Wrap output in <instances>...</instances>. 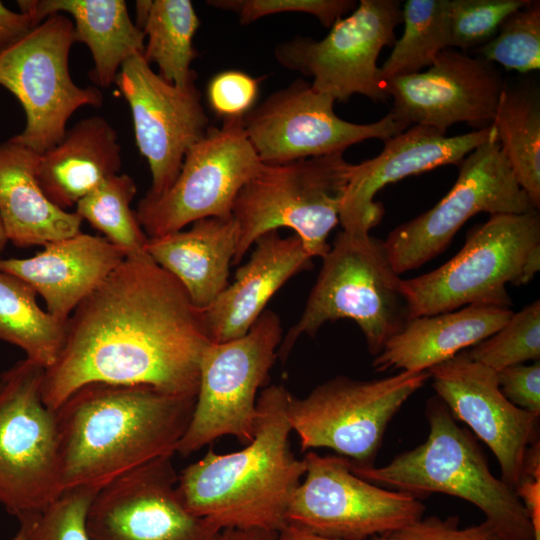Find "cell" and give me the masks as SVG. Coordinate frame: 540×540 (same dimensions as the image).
Listing matches in <instances>:
<instances>
[{
    "label": "cell",
    "instance_id": "37",
    "mask_svg": "<svg viewBox=\"0 0 540 540\" xmlns=\"http://www.w3.org/2000/svg\"><path fill=\"white\" fill-rule=\"evenodd\" d=\"M98 490L73 488L42 511L19 520L24 540H90L86 530L89 505Z\"/></svg>",
    "mask_w": 540,
    "mask_h": 540
},
{
    "label": "cell",
    "instance_id": "5",
    "mask_svg": "<svg viewBox=\"0 0 540 540\" xmlns=\"http://www.w3.org/2000/svg\"><path fill=\"white\" fill-rule=\"evenodd\" d=\"M539 269V211L490 215L445 264L401 280L408 320L469 305L511 308L507 285H525Z\"/></svg>",
    "mask_w": 540,
    "mask_h": 540
},
{
    "label": "cell",
    "instance_id": "47",
    "mask_svg": "<svg viewBox=\"0 0 540 540\" xmlns=\"http://www.w3.org/2000/svg\"><path fill=\"white\" fill-rule=\"evenodd\" d=\"M534 540H540V535H535Z\"/></svg>",
    "mask_w": 540,
    "mask_h": 540
},
{
    "label": "cell",
    "instance_id": "44",
    "mask_svg": "<svg viewBox=\"0 0 540 540\" xmlns=\"http://www.w3.org/2000/svg\"><path fill=\"white\" fill-rule=\"evenodd\" d=\"M279 534L281 540H340L314 535L289 525L285 526ZM373 540H386V537L379 536Z\"/></svg>",
    "mask_w": 540,
    "mask_h": 540
},
{
    "label": "cell",
    "instance_id": "31",
    "mask_svg": "<svg viewBox=\"0 0 540 540\" xmlns=\"http://www.w3.org/2000/svg\"><path fill=\"white\" fill-rule=\"evenodd\" d=\"M200 20L190 0H153L142 26L147 42L143 57L159 68V75L169 83L187 88L195 85L191 69L197 51L193 37Z\"/></svg>",
    "mask_w": 540,
    "mask_h": 540
},
{
    "label": "cell",
    "instance_id": "27",
    "mask_svg": "<svg viewBox=\"0 0 540 540\" xmlns=\"http://www.w3.org/2000/svg\"><path fill=\"white\" fill-rule=\"evenodd\" d=\"M122 165L118 134L93 115L67 129L62 140L40 154L37 178L48 199L63 210L76 206Z\"/></svg>",
    "mask_w": 540,
    "mask_h": 540
},
{
    "label": "cell",
    "instance_id": "6",
    "mask_svg": "<svg viewBox=\"0 0 540 540\" xmlns=\"http://www.w3.org/2000/svg\"><path fill=\"white\" fill-rule=\"evenodd\" d=\"M322 259L304 310L282 338L277 359L285 362L301 336H315L326 322L338 319L353 320L369 353L376 356L408 321L402 279L394 271L383 241L370 233L342 230Z\"/></svg>",
    "mask_w": 540,
    "mask_h": 540
},
{
    "label": "cell",
    "instance_id": "16",
    "mask_svg": "<svg viewBox=\"0 0 540 540\" xmlns=\"http://www.w3.org/2000/svg\"><path fill=\"white\" fill-rule=\"evenodd\" d=\"M334 102L297 79L254 106L242 124L265 164L344 152L353 144L372 138L385 141L410 127L391 113L372 123L348 122L334 112Z\"/></svg>",
    "mask_w": 540,
    "mask_h": 540
},
{
    "label": "cell",
    "instance_id": "25",
    "mask_svg": "<svg viewBox=\"0 0 540 540\" xmlns=\"http://www.w3.org/2000/svg\"><path fill=\"white\" fill-rule=\"evenodd\" d=\"M238 238L233 216L211 217L195 221L188 230L148 238L145 251L204 310L228 285Z\"/></svg>",
    "mask_w": 540,
    "mask_h": 540
},
{
    "label": "cell",
    "instance_id": "1",
    "mask_svg": "<svg viewBox=\"0 0 540 540\" xmlns=\"http://www.w3.org/2000/svg\"><path fill=\"white\" fill-rule=\"evenodd\" d=\"M210 342L183 286L148 254L126 257L69 317L63 348L44 370L42 400L56 410L95 382L196 397Z\"/></svg>",
    "mask_w": 540,
    "mask_h": 540
},
{
    "label": "cell",
    "instance_id": "3",
    "mask_svg": "<svg viewBox=\"0 0 540 540\" xmlns=\"http://www.w3.org/2000/svg\"><path fill=\"white\" fill-rule=\"evenodd\" d=\"M290 395L284 385L264 388L252 440L227 454L210 448L178 474L177 490L188 511L220 530L280 532L287 526L290 500L306 473L304 458L290 448Z\"/></svg>",
    "mask_w": 540,
    "mask_h": 540
},
{
    "label": "cell",
    "instance_id": "23",
    "mask_svg": "<svg viewBox=\"0 0 540 540\" xmlns=\"http://www.w3.org/2000/svg\"><path fill=\"white\" fill-rule=\"evenodd\" d=\"M249 260L235 279L203 311L211 342H225L246 334L265 311L271 297L294 275L313 266V257L300 238L278 231L260 236Z\"/></svg>",
    "mask_w": 540,
    "mask_h": 540
},
{
    "label": "cell",
    "instance_id": "40",
    "mask_svg": "<svg viewBox=\"0 0 540 540\" xmlns=\"http://www.w3.org/2000/svg\"><path fill=\"white\" fill-rule=\"evenodd\" d=\"M459 517L441 519L422 517L417 522L386 535V540H508L488 520L466 528L459 527Z\"/></svg>",
    "mask_w": 540,
    "mask_h": 540
},
{
    "label": "cell",
    "instance_id": "17",
    "mask_svg": "<svg viewBox=\"0 0 540 540\" xmlns=\"http://www.w3.org/2000/svg\"><path fill=\"white\" fill-rule=\"evenodd\" d=\"M172 458H157L102 486L87 511L90 540H216L221 530L185 507Z\"/></svg>",
    "mask_w": 540,
    "mask_h": 540
},
{
    "label": "cell",
    "instance_id": "13",
    "mask_svg": "<svg viewBox=\"0 0 540 540\" xmlns=\"http://www.w3.org/2000/svg\"><path fill=\"white\" fill-rule=\"evenodd\" d=\"M242 124L223 120L211 126L186 153L172 185L158 195L145 194L135 210L148 238L184 229L204 218L232 216L242 187L263 166Z\"/></svg>",
    "mask_w": 540,
    "mask_h": 540
},
{
    "label": "cell",
    "instance_id": "29",
    "mask_svg": "<svg viewBox=\"0 0 540 540\" xmlns=\"http://www.w3.org/2000/svg\"><path fill=\"white\" fill-rule=\"evenodd\" d=\"M515 178L540 207V97L535 88L505 84L492 123Z\"/></svg>",
    "mask_w": 540,
    "mask_h": 540
},
{
    "label": "cell",
    "instance_id": "14",
    "mask_svg": "<svg viewBox=\"0 0 540 540\" xmlns=\"http://www.w3.org/2000/svg\"><path fill=\"white\" fill-rule=\"evenodd\" d=\"M458 165L459 174L449 192L383 241L398 275L441 254L464 223L478 213L522 214L535 209L497 139L478 146Z\"/></svg>",
    "mask_w": 540,
    "mask_h": 540
},
{
    "label": "cell",
    "instance_id": "8",
    "mask_svg": "<svg viewBox=\"0 0 540 540\" xmlns=\"http://www.w3.org/2000/svg\"><path fill=\"white\" fill-rule=\"evenodd\" d=\"M282 338L279 316L265 310L243 336L205 347L194 409L176 453L188 457L222 436H233L243 445L252 440L257 392L277 359Z\"/></svg>",
    "mask_w": 540,
    "mask_h": 540
},
{
    "label": "cell",
    "instance_id": "39",
    "mask_svg": "<svg viewBox=\"0 0 540 540\" xmlns=\"http://www.w3.org/2000/svg\"><path fill=\"white\" fill-rule=\"evenodd\" d=\"M260 80L239 70L214 75L207 85L211 110L223 120L242 119L255 106Z\"/></svg>",
    "mask_w": 540,
    "mask_h": 540
},
{
    "label": "cell",
    "instance_id": "18",
    "mask_svg": "<svg viewBox=\"0 0 540 540\" xmlns=\"http://www.w3.org/2000/svg\"><path fill=\"white\" fill-rule=\"evenodd\" d=\"M114 84L130 107L136 145L149 165L152 183L147 194H161L210 127L201 93L196 85L180 88L166 81L143 54L123 63Z\"/></svg>",
    "mask_w": 540,
    "mask_h": 540
},
{
    "label": "cell",
    "instance_id": "12",
    "mask_svg": "<svg viewBox=\"0 0 540 540\" xmlns=\"http://www.w3.org/2000/svg\"><path fill=\"white\" fill-rule=\"evenodd\" d=\"M304 460L306 473L286 513L289 526L325 538L367 540L398 531L424 515L419 498L358 477L345 457L309 450Z\"/></svg>",
    "mask_w": 540,
    "mask_h": 540
},
{
    "label": "cell",
    "instance_id": "4",
    "mask_svg": "<svg viewBox=\"0 0 540 540\" xmlns=\"http://www.w3.org/2000/svg\"><path fill=\"white\" fill-rule=\"evenodd\" d=\"M425 415L429 435L424 443L381 467L349 460L351 471L417 498L431 493L459 497L477 506L508 540H534L530 516L516 491L492 474L477 441L456 423L444 402L430 398Z\"/></svg>",
    "mask_w": 540,
    "mask_h": 540
},
{
    "label": "cell",
    "instance_id": "36",
    "mask_svg": "<svg viewBox=\"0 0 540 540\" xmlns=\"http://www.w3.org/2000/svg\"><path fill=\"white\" fill-rule=\"evenodd\" d=\"M530 0H447L449 48H478L492 39L503 21Z\"/></svg>",
    "mask_w": 540,
    "mask_h": 540
},
{
    "label": "cell",
    "instance_id": "33",
    "mask_svg": "<svg viewBox=\"0 0 540 540\" xmlns=\"http://www.w3.org/2000/svg\"><path fill=\"white\" fill-rule=\"evenodd\" d=\"M135 181L126 173H117L101 182L76 204V213L126 257L147 254L148 236L142 229L130 203L135 197Z\"/></svg>",
    "mask_w": 540,
    "mask_h": 540
},
{
    "label": "cell",
    "instance_id": "20",
    "mask_svg": "<svg viewBox=\"0 0 540 540\" xmlns=\"http://www.w3.org/2000/svg\"><path fill=\"white\" fill-rule=\"evenodd\" d=\"M427 371L436 396L454 419L466 423L491 449L500 465V479L515 490L526 451L539 441V416L506 399L497 372L472 360L467 350Z\"/></svg>",
    "mask_w": 540,
    "mask_h": 540
},
{
    "label": "cell",
    "instance_id": "41",
    "mask_svg": "<svg viewBox=\"0 0 540 540\" xmlns=\"http://www.w3.org/2000/svg\"><path fill=\"white\" fill-rule=\"evenodd\" d=\"M502 394L515 406L540 415V363L518 364L497 372Z\"/></svg>",
    "mask_w": 540,
    "mask_h": 540
},
{
    "label": "cell",
    "instance_id": "45",
    "mask_svg": "<svg viewBox=\"0 0 540 540\" xmlns=\"http://www.w3.org/2000/svg\"><path fill=\"white\" fill-rule=\"evenodd\" d=\"M8 240H7V237L5 235V232H4V229H3V226H2V223L0 221V256H1V253L3 252L6 244H7Z\"/></svg>",
    "mask_w": 540,
    "mask_h": 540
},
{
    "label": "cell",
    "instance_id": "34",
    "mask_svg": "<svg viewBox=\"0 0 540 540\" xmlns=\"http://www.w3.org/2000/svg\"><path fill=\"white\" fill-rule=\"evenodd\" d=\"M468 356L498 372L504 368L538 361L540 357V301L535 300L494 334L467 350Z\"/></svg>",
    "mask_w": 540,
    "mask_h": 540
},
{
    "label": "cell",
    "instance_id": "15",
    "mask_svg": "<svg viewBox=\"0 0 540 540\" xmlns=\"http://www.w3.org/2000/svg\"><path fill=\"white\" fill-rule=\"evenodd\" d=\"M400 22V1L361 0L323 39L296 36L278 44L274 55L286 69L311 76V86L335 101L345 102L355 94L386 101L377 60L385 46L395 43Z\"/></svg>",
    "mask_w": 540,
    "mask_h": 540
},
{
    "label": "cell",
    "instance_id": "30",
    "mask_svg": "<svg viewBox=\"0 0 540 540\" xmlns=\"http://www.w3.org/2000/svg\"><path fill=\"white\" fill-rule=\"evenodd\" d=\"M36 295L26 282L0 271V341L17 346L45 370L63 348L66 323L43 310Z\"/></svg>",
    "mask_w": 540,
    "mask_h": 540
},
{
    "label": "cell",
    "instance_id": "22",
    "mask_svg": "<svg viewBox=\"0 0 540 540\" xmlns=\"http://www.w3.org/2000/svg\"><path fill=\"white\" fill-rule=\"evenodd\" d=\"M125 259L107 239L81 231L52 241L28 258H1L0 271L26 282L46 311L67 323L75 308Z\"/></svg>",
    "mask_w": 540,
    "mask_h": 540
},
{
    "label": "cell",
    "instance_id": "21",
    "mask_svg": "<svg viewBox=\"0 0 540 540\" xmlns=\"http://www.w3.org/2000/svg\"><path fill=\"white\" fill-rule=\"evenodd\" d=\"M496 139L493 125L451 137L431 127L412 125L388 138L377 156L351 166L339 215L343 231L370 233L384 214L374 197L386 185L439 166L458 165L478 146Z\"/></svg>",
    "mask_w": 540,
    "mask_h": 540
},
{
    "label": "cell",
    "instance_id": "9",
    "mask_svg": "<svg viewBox=\"0 0 540 540\" xmlns=\"http://www.w3.org/2000/svg\"><path fill=\"white\" fill-rule=\"evenodd\" d=\"M43 374L25 358L0 376V504L18 520L63 492L56 414L42 400Z\"/></svg>",
    "mask_w": 540,
    "mask_h": 540
},
{
    "label": "cell",
    "instance_id": "24",
    "mask_svg": "<svg viewBox=\"0 0 540 540\" xmlns=\"http://www.w3.org/2000/svg\"><path fill=\"white\" fill-rule=\"evenodd\" d=\"M511 308L469 305L409 319L374 356L376 372H423L488 338L513 315Z\"/></svg>",
    "mask_w": 540,
    "mask_h": 540
},
{
    "label": "cell",
    "instance_id": "19",
    "mask_svg": "<svg viewBox=\"0 0 540 540\" xmlns=\"http://www.w3.org/2000/svg\"><path fill=\"white\" fill-rule=\"evenodd\" d=\"M504 86L493 63L450 48L441 51L426 71L385 83L395 118L443 133L460 122L476 130L491 126Z\"/></svg>",
    "mask_w": 540,
    "mask_h": 540
},
{
    "label": "cell",
    "instance_id": "10",
    "mask_svg": "<svg viewBox=\"0 0 540 540\" xmlns=\"http://www.w3.org/2000/svg\"><path fill=\"white\" fill-rule=\"evenodd\" d=\"M430 378L400 371L381 379H329L288 400V419L301 451L329 448L361 466H373L386 428L403 404Z\"/></svg>",
    "mask_w": 540,
    "mask_h": 540
},
{
    "label": "cell",
    "instance_id": "43",
    "mask_svg": "<svg viewBox=\"0 0 540 540\" xmlns=\"http://www.w3.org/2000/svg\"><path fill=\"white\" fill-rule=\"evenodd\" d=\"M216 540H281L278 531L263 528H228L220 531Z\"/></svg>",
    "mask_w": 540,
    "mask_h": 540
},
{
    "label": "cell",
    "instance_id": "26",
    "mask_svg": "<svg viewBox=\"0 0 540 540\" xmlns=\"http://www.w3.org/2000/svg\"><path fill=\"white\" fill-rule=\"evenodd\" d=\"M39 156L11 138L0 144V221L7 240L20 248L71 237L83 221L45 195L37 178Z\"/></svg>",
    "mask_w": 540,
    "mask_h": 540
},
{
    "label": "cell",
    "instance_id": "38",
    "mask_svg": "<svg viewBox=\"0 0 540 540\" xmlns=\"http://www.w3.org/2000/svg\"><path fill=\"white\" fill-rule=\"evenodd\" d=\"M207 4L235 13L243 25L267 15L300 12L315 16L326 28L357 6L352 0H209Z\"/></svg>",
    "mask_w": 540,
    "mask_h": 540
},
{
    "label": "cell",
    "instance_id": "42",
    "mask_svg": "<svg viewBox=\"0 0 540 540\" xmlns=\"http://www.w3.org/2000/svg\"><path fill=\"white\" fill-rule=\"evenodd\" d=\"M37 25L38 23L29 14L12 11L0 1V52Z\"/></svg>",
    "mask_w": 540,
    "mask_h": 540
},
{
    "label": "cell",
    "instance_id": "28",
    "mask_svg": "<svg viewBox=\"0 0 540 540\" xmlns=\"http://www.w3.org/2000/svg\"><path fill=\"white\" fill-rule=\"evenodd\" d=\"M20 12L40 24L53 14L71 15L74 41L90 50L93 69L90 78L101 88L115 83L123 63L143 54L144 32L132 21L123 0H20Z\"/></svg>",
    "mask_w": 540,
    "mask_h": 540
},
{
    "label": "cell",
    "instance_id": "2",
    "mask_svg": "<svg viewBox=\"0 0 540 540\" xmlns=\"http://www.w3.org/2000/svg\"><path fill=\"white\" fill-rule=\"evenodd\" d=\"M196 397L144 385L89 383L56 410L63 491L99 490L152 460L174 456Z\"/></svg>",
    "mask_w": 540,
    "mask_h": 540
},
{
    "label": "cell",
    "instance_id": "35",
    "mask_svg": "<svg viewBox=\"0 0 540 540\" xmlns=\"http://www.w3.org/2000/svg\"><path fill=\"white\" fill-rule=\"evenodd\" d=\"M477 56L509 70L527 73L540 68V2L511 13L495 36L476 48Z\"/></svg>",
    "mask_w": 540,
    "mask_h": 540
},
{
    "label": "cell",
    "instance_id": "7",
    "mask_svg": "<svg viewBox=\"0 0 540 540\" xmlns=\"http://www.w3.org/2000/svg\"><path fill=\"white\" fill-rule=\"evenodd\" d=\"M343 154L264 163L233 205L239 238L232 264L240 263L260 236L282 227L292 229L313 258H323L350 178L352 164Z\"/></svg>",
    "mask_w": 540,
    "mask_h": 540
},
{
    "label": "cell",
    "instance_id": "32",
    "mask_svg": "<svg viewBox=\"0 0 540 540\" xmlns=\"http://www.w3.org/2000/svg\"><path fill=\"white\" fill-rule=\"evenodd\" d=\"M402 22L404 32L379 70L384 83L421 72L449 48L447 0H408L402 7Z\"/></svg>",
    "mask_w": 540,
    "mask_h": 540
},
{
    "label": "cell",
    "instance_id": "46",
    "mask_svg": "<svg viewBox=\"0 0 540 540\" xmlns=\"http://www.w3.org/2000/svg\"><path fill=\"white\" fill-rule=\"evenodd\" d=\"M12 540H24L23 532L21 529L18 530V532L15 534Z\"/></svg>",
    "mask_w": 540,
    "mask_h": 540
},
{
    "label": "cell",
    "instance_id": "11",
    "mask_svg": "<svg viewBox=\"0 0 540 540\" xmlns=\"http://www.w3.org/2000/svg\"><path fill=\"white\" fill-rule=\"evenodd\" d=\"M74 43L72 19L58 13L0 52V85L17 98L26 117L23 131L11 139L38 154L62 140L74 112L98 108L104 100L97 87H80L72 80Z\"/></svg>",
    "mask_w": 540,
    "mask_h": 540
}]
</instances>
